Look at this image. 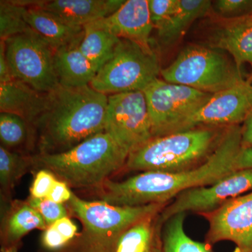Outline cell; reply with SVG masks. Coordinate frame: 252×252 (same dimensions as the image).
Instances as JSON below:
<instances>
[{"instance_id":"obj_22","label":"cell","mask_w":252,"mask_h":252,"mask_svg":"<svg viewBox=\"0 0 252 252\" xmlns=\"http://www.w3.org/2000/svg\"><path fill=\"white\" fill-rule=\"evenodd\" d=\"M212 1L208 0H179L175 13L165 27L157 32L163 45H172L184 35L192 23L210 12Z\"/></svg>"},{"instance_id":"obj_34","label":"cell","mask_w":252,"mask_h":252,"mask_svg":"<svg viewBox=\"0 0 252 252\" xmlns=\"http://www.w3.org/2000/svg\"><path fill=\"white\" fill-rule=\"evenodd\" d=\"M242 147L252 148V113L247 117L241 125Z\"/></svg>"},{"instance_id":"obj_8","label":"cell","mask_w":252,"mask_h":252,"mask_svg":"<svg viewBox=\"0 0 252 252\" xmlns=\"http://www.w3.org/2000/svg\"><path fill=\"white\" fill-rule=\"evenodd\" d=\"M6 59L14 79L46 94L59 86L54 50L31 31L4 40Z\"/></svg>"},{"instance_id":"obj_6","label":"cell","mask_w":252,"mask_h":252,"mask_svg":"<svg viewBox=\"0 0 252 252\" xmlns=\"http://www.w3.org/2000/svg\"><path fill=\"white\" fill-rule=\"evenodd\" d=\"M215 47L189 45L167 67L161 69L163 80L215 94L244 80L233 59Z\"/></svg>"},{"instance_id":"obj_35","label":"cell","mask_w":252,"mask_h":252,"mask_svg":"<svg viewBox=\"0 0 252 252\" xmlns=\"http://www.w3.org/2000/svg\"><path fill=\"white\" fill-rule=\"evenodd\" d=\"M238 168H252V148L242 149L238 157Z\"/></svg>"},{"instance_id":"obj_28","label":"cell","mask_w":252,"mask_h":252,"mask_svg":"<svg viewBox=\"0 0 252 252\" xmlns=\"http://www.w3.org/2000/svg\"><path fill=\"white\" fill-rule=\"evenodd\" d=\"M26 201L40 214L47 227L69 215L67 207L63 204L54 203L47 198H34L30 196Z\"/></svg>"},{"instance_id":"obj_12","label":"cell","mask_w":252,"mask_h":252,"mask_svg":"<svg viewBox=\"0 0 252 252\" xmlns=\"http://www.w3.org/2000/svg\"><path fill=\"white\" fill-rule=\"evenodd\" d=\"M252 113V76L229 89L212 94L175 132L198 127L242 125ZM174 133V132H173Z\"/></svg>"},{"instance_id":"obj_4","label":"cell","mask_w":252,"mask_h":252,"mask_svg":"<svg viewBox=\"0 0 252 252\" xmlns=\"http://www.w3.org/2000/svg\"><path fill=\"white\" fill-rule=\"evenodd\" d=\"M227 127H198L153 137L129 154L122 172H182L200 166Z\"/></svg>"},{"instance_id":"obj_17","label":"cell","mask_w":252,"mask_h":252,"mask_svg":"<svg viewBox=\"0 0 252 252\" xmlns=\"http://www.w3.org/2000/svg\"><path fill=\"white\" fill-rule=\"evenodd\" d=\"M212 47L228 53L239 70L244 64L252 69V14L223 21L214 32Z\"/></svg>"},{"instance_id":"obj_19","label":"cell","mask_w":252,"mask_h":252,"mask_svg":"<svg viewBox=\"0 0 252 252\" xmlns=\"http://www.w3.org/2000/svg\"><path fill=\"white\" fill-rule=\"evenodd\" d=\"M81 41L54 51V67L59 85L65 87L90 86L98 72L81 51Z\"/></svg>"},{"instance_id":"obj_26","label":"cell","mask_w":252,"mask_h":252,"mask_svg":"<svg viewBox=\"0 0 252 252\" xmlns=\"http://www.w3.org/2000/svg\"><path fill=\"white\" fill-rule=\"evenodd\" d=\"M26 7L14 1H0V38L6 40L12 36L31 31L24 17Z\"/></svg>"},{"instance_id":"obj_15","label":"cell","mask_w":252,"mask_h":252,"mask_svg":"<svg viewBox=\"0 0 252 252\" xmlns=\"http://www.w3.org/2000/svg\"><path fill=\"white\" fill-rule=\"evenodd\" d=\"M1 202V252H18L23 238L30 232L47 228L40 214L26 200Z\"/></svg>"},{"instance_id":"obj_13","label":"cell","mask_w":252,"mask_h":252,"mask_svg":"<svg viewBox=\"0 0 252 252\" xmlns=\"http://www.w3.org/2000/svg\"><path fill=\"white\" fill-rule=\"evenodd\" d=\"M200 216L208 223L205 243L230 241L238 252H252V190Z\"/></svg>"},{"instance_id":"obj_33","label":"cell","mask_w":252,"mask_h":252,"mask_svg":"<svg viewBox=\"0 0 252 252\" xmlns=\"http://www.w3.org/2000/svg\"><path fill=\"white\" fill-rule=\"evenodd\" d=\"M14 80L5 51V43L4 40L0 41V84L9 82Z\"/></svg>"},{"instance_id":"obj_7","label":"cell","mask_w":252,"mask_h":252,"mask_svg":"<svg viewBox=\"0 0 252 252\" xmlns=\"http://www.w3.org/2000/svg\"><path fill=\"white\" fill-rule=\"evenodd\" d=\"M160 71L154 50L121 39L112 57L99 69L90 86L107 95L143 91L158 78Z\"/></svg>"},{"instance_id":"obj_37","label":"cell","mask_w":252,"mask_h":252,"mask_svg":"<svg viewBox=\"0 0 252 252\" xmlns=\"http://www.w3.org/2000/svg\"><path fill=\"white\" fill-rule=\"evenodd\" d=\"M250 14H252V12H251V13H250Z\"/></svg>"},{"instance_id":"obj_31","label":"cell","mask_w":252,"mask_h":252,"mask_svg":"<svg viewBox=\"0 0 252 252\" xmlns=\"http://www.w3.org/2000/svg\"><path fill=\"white\" fill-rule=\"evenodd\" d=\"M73 191L65 182L58 179L55 182L47 199L59 204H67L72 198Z\"/></svg>"},{"instance_id":"obj_24","label":"cell","mask_w":252,"mask_h":252,"mask_svg":"<svg viewBox=\"0 0 252 252\" xmlns=\"http://www.w3.org/2000/svg\"><path fill=\"white\" fill-rule=\"evenodd\" d=\"M34 168L32 156L0 147L1 201L11 200V195L19 180Z\"/></svg>"},{"instance_id":"obj_21","label":"cell","mask_w":252,"mask_h":252,"mask_svg":"<svg viewBox=\"0 0 252 252\" xmlns=\"http://www.w3.org/2000/svg\"><path fill=\"white\" fill-rule=\"evenodd\" d=\"M159 215H149L128 227L119 237L114 252H153L161 244Z\"/></svg>"},{"instance_id":"obj_25","label":"cell","mask_w":252,"mask_h":252,"mask_svg":"<svg viewBox=\"0 0 252 252\" xmlns=\"http://www.w3.org/2000/svg\"><path fill=\"white\" fill-rule=\"evenodd\" d=\"M0 140L1 146L9 150L16 149L35 141L31 126L23 118L11 113H0Z\"/></svg>"},{"instance_id":"obj_5","label":"cell","mask_w":252,"mask_h":252,"mask_svg":"<svg viewBox=\"0 0 252 252\" xmlns=\"http://www.w3.org/2000/svg\"><path fill=\"white\" fill-rule=\"evenodd\" d=\"M80 220L82 230L62 250L55 252H114L118 240L131 225L157 210L156 205L117 206L102 200H86L73 192L65 204Z\"/></svg>"},{"instance_id":"obj_20","label":"cell","mask_w":252,"mask_h":252,"mask_svg":"<svg viewBox=\"0 0 252 252\" xmlns=\"http://www.w3.org/2000/svg\"><path fill=\"white\" fill-rule=\"evenodd\" d=\"M44 95L16 79L0 84V111L17 114L32 127L40 110Z\"/></svg>"},{"instance_id":"obj_32","label":"cell","mask_w":252,"mask_h":252,"mask_svg":"<svg viewBox=\"0 0 252 252\" xmlns=\"http://www.w3.org/2000/svg\"><path fill=\"white\" fill-rule=\"evenodd\" d=\"M56 230L70 243L78 235L77 225L69 217H63L53 224Z\"/></svg>"},{"instance_id":"obj_30","label":"cell","mask_w":252,"mask_h":252,"mask_svg":"<svg viewBox=\"0 0 252 252\" xmlns=\"http://www.w3.org/2000/svg\"><path fill=\"white\" fill-rule=\"evenodd\" d=\"M57 180V177L49 170L39 169L30 189V196L39 199L47 198Z\"/></svg>"},{"instance_id":"obj_16","label":"cell","mask_w":252,"mask_h":252,"mask_svg":"<svg viewBox=\"0 0 252 252\" xmlns=\"http://www.w3.org/2000/svg\"><path fill=\"white\" fill-rule=\"evenodd\" d=\"M124 2V0H53L41 1L37 8L71 26L84 27L114 14Z\"/></svg>"},{"instance_id":"obj_18","label":"cell","mask_w":252,"mask_h":252,"mask_svg":"<svg viewBox=\"0 0 252 252\" xmlns=\"http://www.w3.org/2000/svg\"><path fill=\"white\" fill-rule=\"evenodd\" d=\"M24 17L28 26L54 50L82 40L84 27L71 26L49 11L26 8Z\"/></svg>"},{"instance_id":"obj_29","label":"cell","mask_w":252,"mask_h":252,"mask_svg":"<svg viewBox=\"0 0 252 252\" xmlns=\"http://www.w3.org/2000/svg\"><path fill=\"white\" fill-rule=\"evenodd\" d=\"M179 0H149L151 21L154 29L160 31L175 13Z\"/></svg>"},{"instance_id":"obj_23","label":"cell","mask_w":252,"mask_h":252,"mask_svg":"<svg viewBox=\"0 0 252 252\" xmlns=\"http://www.w3.org/2000/svg\"><path fill=\"white\" fill-rule=\"evenodd\" d=\"M120 41V38L95 21L84 26L80 49L99 71L112 57Z\"/></svg>"},{"instance_id":"obj_36","label":"cell","mask_w":252,"mask_h":252,"mask_svg":"<svg viewBox=\"0 0 252 252\" xmlns=\"http://www.w3.org/2000/svg\"><path fill=\"white\" fill-rule=\"evenodd\" d=\"M153 252H162V243L161 244H160V245H159L155 250H154Z\"/></svg>"},{"instance_id":"obj_1","label":"cell","mask_w":252,"mask_h":252,"mask_svg":"<svg viewBox=\"0 0 252 252\" xmlns=\"http://www.w3.org/2000/svg\"><path fill=\"white\" fill-rule=\"evenodd\" d=\"M241 125L230 126L205 163L187 171L138 172L122 181L109 179L95 189L99 200L117 206L170 203L189 189L206 187L238 170Z\"/></svg>"},{"instance_id":"obj_27","label":"cell","mask_w":252,"mask_h":252,"mask_svg":"<svg viewBox=\"0 0 252 252\" xmlns=\"http://www.w3.org/2000/svg\"><path fill=\"white\" fill-rule=\"evenodd\" d=\"M214 13L223 21L235 19L250 14L252 1L250 0H218L212 4Z\"/></svg>"},{"instance_id":"obj_11","label":"cell","mask_w":252,"mask_h":252,"mask_svg":"<svg viewBox=\"0 0 252 252\" xmlns=\"http://www.w3.org/2000/svg\"><path fill=\"white\" fill-rule=\"evenodd\" d=\"M252 190V168L238 170L206 187L189 189L177 195L162 210L158 223L181 213L200 215L215 211L231 199Z\"/></svg>"},{"instance_id":"obj_2","label":"cell","mask_w":252,"mask_h":252,"mask_svg":"<svg viewBox=\"0 0 252 252\" xmlns=\"http://www.w3.org/2000/svg\"><path fill=\"white\" fill-rule=\"evenodd\" d=\"M108 95L90 86L59 85L44 94L39 114L32 124L39 153L67 152L104 131Z\"/></svg>"},{"instance_id":"obj_10","label":"cell","mask_w":252,"mask_h":252,"mask_svg":"<svg viewBox=\"0 0 252 252\" xmlns=\"http://www.w3.org/2000/svg\"><path fill=\"white\" fill-rule=\"evenodd\" d=\"M104 132L129 154L153 138L143 91L108 95Z\"/></svg>"},{"instance_id":"obj_3","label":"cell","mask_w":252,"mask_h":252,"mask_svg":"<svg viewBox=\"0 0 252 252\" xmlns=\"http://www.w3.org/2000/svg\"><path fill=\"white\" fill-rule=\"evenodd\" d=\"M128 152L101 132L63 153L32 156L34 169H46L70 188L96 189L125 167Z\"/></svg>"},{"instance_id":"obj_9","label":"cell","mask_w":252,"mask_h":252,"mask_svg":"<svg viewBox=\"0 0 252 252\" xmlns=\"http://www.w3.org/2000/svg\"><path fill=\"white\" fill-rule=\"evenodd\" d=\"M143 93L153 137L175 132L186 119L206 103L212 95L159 78L152 81Z\"/></svg>"},{"instance_id":"obj_14","label":"cell","mask_w":252,"mask_h":252,"mask_svg":"<svg viewBox=\"0 0 252 252\" xmlns=\"http://www.w3.org/2000/svg\"><path fill=\"white\" fill-rule=\"evenodd\" d=\"M97 22L120 39L132 41L148 51L153 50L151 34L154 28L148 0H127L114 14Z\"/></svg>"}]
</instances>
